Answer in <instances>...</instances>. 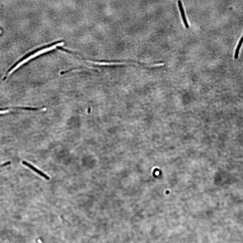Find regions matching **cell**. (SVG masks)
I'll return each mask as SVG.
<instances>
[{
    "instance_id": "cell-1",
    "label": "cell",
    "mask_w": 243,
    "mask_h": 243,
    "mask_svg": "<svg viewBox=\"0 0 243 243\" xmlns=\"http://www.w3.org/2000/svg\"><path fill=\"white\" fill-rule=\"evenodd\" d=\"M64 44V43L63 42L58 43L57 44L53 45L52 47H48L47 48L44 49L39 51L38 52L35 53L34 54L31 55L30 56L27 57L25 59L23 60L22 61L19 63L18 64H17L15 67L13 68L10 70V71L9 72L8 75H9L11 74L12 73L16 71V70L19 68L21 67V65H22L23 64H25V63L27 62L28 61L30 60H31L38 56L39 55L42 54V53L48 52V51H49L53 49H55L56 48L57 46H62Z\"/></svg>"
},
{
    "instance_id": "cell-2",
    "label": "cell",
    "mask_w": 243,
    "mask_h": 243,
    "mask_svg": "<svg viewBox=\"0 0 243 243\" xmlns=\"http://www.w3.org/2000/svg\"><path fill=\"white\" fill-rule=\"evenodd\" d=\"M23 164L25 165V166L28 167L29 168L32 170L33 171L35 172L36 173L40 175L41 176L44 177V178L47 180H49V177L47 176V175L44 173L42 171L36 169L35 167L33 166V165L28 163V162L24 161L23 162Z\"/></svg>"
},
{
    "instance_id": "cell-3",
    "label": "cell",
    "mask_w": 243,
    "mask_h": 243,
    "mask_svg": "<svg viewBox=\"0 0 243 243\" xmlns=\"http://www.w3.org/2000/svg\"><path fill=\"white\" fill-rule=\"evenodd\" d=\"M178 4L180 11L181 14L182 20H183L185 26L187 28H189V25H188V21L187 20V19L186 17L185 14L184 9L183 8V6H182L181 1H178Z\"/></svg>"
},
{
    "instance_id": "cell-4",
    "label": "cell",
    "mask_w": 243,
    "mask_h": 243,
    "mask_svg": "<svg viewBox=\"0 0 243 243\" xmlns=\"http://www.w3.org/2000/svg\"><path fill=\"white\" fill-rule=\"evenodd\" d=\"M243 42V35L242 37L239 41L238 44L236 49L234 55V58L235 59H237L239 57V53L240 48H241Z\"/></svg>"
},
{
    "instance_id": "cell-5",
    "label": "cell",
    "mask_w": 243,
    "mask_h": 243,
    "mask_svg": "<svg viewBox=\"0 0 243 243\" xmlns=\"http://www.w3.org/2000/svg\"><path fill=\"white\" fill-rule=\"evenodd\" d=\"M9 111L8 110L0 111V115L8 113L9 112Z\"/></svg>"
},
{
    "instance_id": "cell-6",
    "label": "cell",
    "mask_w": 243,
    "mask_h": 243,
    "mask_svg": "<svg viewBox=\"0 0 243 243\" xmlns=\"http://www.w3.org/2000/svg\"><path fill=\"white\" fill-rule=\"evenodd\" d=\"M38 242L39 243H44L41 239H39L38 240Z\"/></svg>"
},
{
    "instance_id": "cell-7",
    "label": "cell",
    "mask_w": 243,
    "mask_h": 243,
    "mask_svg": "<svg viewBox=\"0 0 243 243\" xmlns=\"http://www.w3.org/2000/svg\"><path fill=\"white\" fill-rule=\"evenodd\" d=\"M1 30H0V34H1Z\"/></svg>"
}]
</instances>
